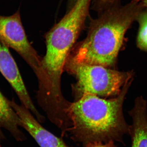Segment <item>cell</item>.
Returning <instances> with one entry per match:
<instances>
[{
    "label": "cell",
    "instance_id": "obj_1",
    "mask_svg": "<svg viewBox=\"0 0 147 147\" xmlns=\"http://www.w3.org/2000/svg\"><path fill=\"white\" fill-rule=\"evenodd\" d=\"M125 89L113 99L106 100L92 95H84L70 102L67 112L71 127L67 132L74 142L85 146L94 142H121L129 127L122 114Z\"/></svg>",
    "mask_w": 147,
    "mask_h": 147
},
{
    "label": "cell",
    "instance_id": "obj_2",
    "mask_svg": "<svg viewBox=\"0 0 147 147\" xmlns=\"http://www.w3.org/2000/svg\"><path fill=\"white\" fill-rule=\"evenodd\" d=\"M132 20L127 13L113 12L94 20L86 37L74 48L68 59L76 63L112 66Z\"/></svg>",
    "mask_w": 147,
    "mask_h": 147
},
{
    "label": "cell",
    "instance_id": "obj_3",
    "mask_svg": "<svg viewBox=\"0 0 147 147\" xmlns=\"http://www.w3.org/2000/svg\"><path fill=\"white\" fill-rule=\"evenodd\" d=\"M65 68L76 76L75 88L79 98L84 95L109 96L118 94L121 87L127 82L130 76L102 66L76 63L69 59Z\"/></svg>",
    "mask_w": 147,
    "mask_h": 147
},
{
    "label": "cell",
    "instance_id": "obj_4",
    "mask_svg": "<svg viewBox=\"0 0 147 147\" xmlns=\"http://www.w3.org/2000/svg\"><path fill=\"white\" fill-rule=\"evenodd\" d=\"M0 39L7 47L15 50L26 62L40 83L42 80V59L28 40L19 11L10 16L0 15Z\"/></svg>",
    "mask_w": 147,
    "mask_h": 147
},
{
    "label": "cell",
    "instance_id": "obj_5",
    "mask_svg": "<svg viewBox=\"0 0 147 147\" xmlns=\"http://www.w3.org/2000/svg\"><path fill=\"white\" fill-rule=\"evenodd\" d=\"M0 72L16 92L22 105L32 113L37 119L41 118L42 115L37 110L33 103L16 62L9 52L8 47L1 39Z\"/></svg>",
    "mask_w": 147,
    "mask_h": 147
},
{
    "label": "cell",
    "instance_id": "obj_6",
    "mask_svg": "<svg viewBox=\"0 0 147 147\" xmlns=\"http://www.w3.org/2000/svg\"><path fill=\"white\" fill-rule=\"evenodd\" d=\"M9 104L20 119L21 127L25 129L40 147H71L43 127L32 115L30 111L23 105H18L12 100Z\"/></svg>",
    "mask_w": 147,
    "mask_h": 147
},
{
    "label": "cell",
    "instance_id": "obj_7",
    "mask_svg": "<svg viewBox=\"0 0 147 147\" xmlns=\"http://www.w3.org/2000/svg\"><path fill=\"white\" fill-rule=\"evenodd\" d=\"M20 127H21L20 118L11 106L9 100L0 91V142L5 139L2 131L3 128L18 142L24 141L26 137L19 129Z\"/></svg>",
    "mask_w": 147,
    "mask_h": 147
},
{
    "label": "cell",
    "instance_id": "obj_8",
    "mask_svg": "<svg viewBox=\"0 0 147 147\" xmlns=\"http://www.w3.org/2000/svg\"><path fill=\"white\" fill-rule=\"evenodd\" d=\"M130 115L133 121L129 133L132 140L131 147H147V115L144 101L138 100Z\"/></svg>",
    "mask_w": 147,
    "mask_h": 147
},
{
    "label": "cell",
    "instance_id": "obj_9",
    "mask_svg": "<svg viewBox=\"0 0 147 147\" xmlns=\"http://www.w3.org/2000/svg\"><path fill=\"white\" fill-rule=\"evenodd\" d=\"M140 29L137 38L138 46L141 49L147 50V13L139 19Z\"/></svg>",
    "mask_w": 147,
    "mask_h": 147
},
{
    "label": "cell",
    "instance_id": "obj_10",
    "mask_svg": "<svg viewBox=\"0 0 147 147\" xmlns=\"http://www.w3.org/2000/svg\"><path fill=\"white\" fill-rule=\"evenodd\" d=\"M85 147H117L114 144V141H110L103 144L101 142H94L88 143Z\"/></svg>",
    "mask_w": 147,
    "mask_h": 147
},
{
    "label": "cell",
    "instance_id": "obj_11",
    "mask_svg": "<svg viewBox=\"0 0 147 147\" xmlns=\"http://www.w3.org/2000/svg\"><path fill=\"white\" fill-rule=\"evenodd\" d=\"M102 2L104 3H108L112 1L113 0H100Z\"/></svg>",
    "mask_w": 147,
    "mask_h": 147
},
{
    "label": "cell",
    "instance_id": "obj_12",
    "mask_svg": "<svg viewBox=\"0 0 147 147\" xmlns=\"http://www.w3.org/2000/svg\"><path fill=\"white\" fill-rule=\"evenodd\" d=\"M144 5L145 6H146V7H147V0H144Z\"/></svg>",
    "mask_w": 147,
    "mask_h": 147
},
{
    "label": "cell",
    "instance_id": "obj_13",
    "mask_svg": "<svg viewBox=\"0 0 147 147\" xmlns=\"http://www.w3.org/2000/svg\"><path fill=\"white\" fill-rule=\"evenodd\" d=\"M0 147H3L2 146V145L0 144Z\"/></svg>",
    "mask_w": 147,
    "mask_h": 147
},
{
    "label": "cell",
    "instance_id": "obj_14",
    "mask_svg": "<svg viewBox=\"0 0 147 147\" xmlns=\"http://www.w3.org/2000/svg\"><path fill=\"white\" fill-rule=\"evenodd\" d=\"M137 1H139V0H137Z\"/></svg>",
    "mask_w": 147,
    "mask_h": 147
}]
</instances>
